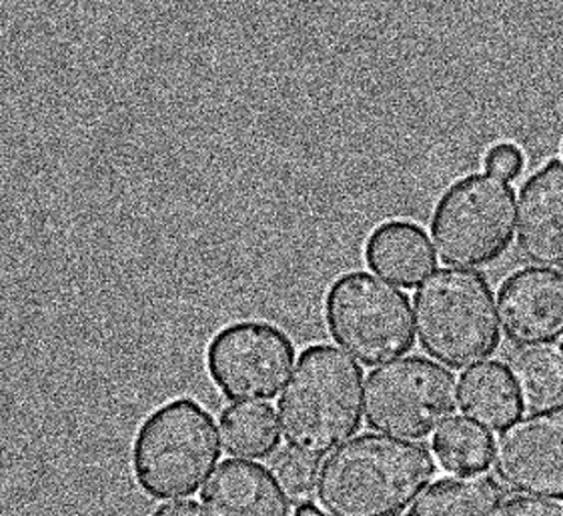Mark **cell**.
<instances>
[{
  "mask_svg": "<svg viewBox=\"0 0 563 516\" xmlns=\"http://www.w3.org/2000/svg\"><path fill=\"white\" fill-rule=\"evenodd\" d=\"M435 474V457L426 445L361 435L323 462L317 501L329 516H401Z\"/></svg>",
  "mask_w": 563,
  "mask_h": 516,
  "instance_id": "1",
  "label": "cell"
},
{
  "mask_svg": "<svg viewBox=\"0 0 563 516\" xmlns=\"http://www.w3.org/2000/svg\"><path fill=\"white\" fill-rule=\"evenodd\" d=\"M285 442L307 457L333 455L361 428L363 371L347 352L305 348L279 399Z\"/></svg>",
  "mask_w": 563,
  "mask_h": 516,
  "instance_id": "2",
  "label": "cell"
},
{
  "mask_svg": "<svg viewBox=\"0 0 563 516\" xmlns=\"http://www.w3.org/2000/svg\"><path fill=\"white\" fill-rule=\"evenodd\" d=\"M419 345L431 359L462 371L484 364L501 343L496 299L484 274L443 267L413 296Z\"/></svg>",
  "mask_w": 563,
  "mask_h": 516,
  "instance_id": "3",
  "label": "cell"
},
{
  "mask_svg": "<svg viewBox=\"0 0 563 516\" xmlns=\"http://www.w3.org/2000/svg\"><path fill=\"white\" fill-rule=\"evenodd\" d=\"M219 459L221 438L213 415L187 396L153 411L133 442L136 483L157 501L199 493Z\"/></svg>",
  "mask_w": 563,
  "mask_h": 516,
  "instance_id": "4",
  "label": "cell"
},
{
  "mask_svg": "<svg viewBox=\"0 0 563 516\" xmlns=\"http://www.w3.org/2000/svg\"><path fill=\"white\" fill-rule=\"evenodd\" d=\"M516 191L494 175H470L441 194L431 238L450 269H482L504 257L516 228Z\"/></svg>",
  "mask_w": 563,
  "mask_h": 516,
  "instance_id": "5",
  "label": "cell"
},
{
  "mask_svg": "<svg viewBox=\"0 0 563 516\" xmlns=\"http://www.w3.org/2000/svg\"><path fill=\"white\" fill-rule=\"evenodd\" d=\"M413 311L406 292L355 270L339 277L325 296V323L339 347L365 367L389 364L416 343Z\"/></svg>",
  "mask_w": 563,
  "mask_h": 516,
  "instance_id": "6",
  "label": "cell"
},
{
  "mask_svg": "<svg viewBox=\"0 0 563 516\" xmlns=\"http://www.w3.org/2000/svg\"><path fill=\"white\" fill-rule=\"evenodd\" d=\"M457 404L455 374L423 357L384 364L365 382V423L384 437L428 438L450 423Z\"/></svg>",
  "mask_w": 563,
  "mask_h": 516,
  "instance_id": "7",
  "label": "cell"
},
{
  "mask_svg": "<svg viewBox=\"0 0 563 516\" xmlns=\"http://www.w3.org/2000/svg\"><path fill=\"white\" fill-rule=\"evenodd\" d=\"M294 340L267 321H239L217 330L207 347L214 386L235 404L273 401L294 369Z\"/></svg>",
  "mask_w": 563,
  "mask_h": 516,
  "instance_id": "8",
  "label": "cell"
},
{
  "mask_svg": "<svg viewBox=\"0 0 563 516\" xmlns=\"http://www.w3.org/2000/svg\"><path fill=\"white\" fill-rule=\"evenodd\" d=\"M494 472L511 493L563 503V408L536 411L501 430Z\"/></svg>",
  "mask_w": 563,
  "mask_h": 516,
  "instance_id": "9",
  "label": "cell"
},
{
  "mask_svg": "<svg viewBox=\"0 0 563 516\" xmlns=\"http://www.w3.org/2000/svg\"><path fill=\"white\" fill-rule=\"evenodd\" d=\"M497 306L506 337L518 347H550L563 338V272L523 269L507 279Z\"/></svg>",
  "mask_w": 563,
  "mask_h": 516,
  "instance_id": "10",
  "label": "cell"
},
{
  "mask_svg": "<svg viewBox=\"0 0 563 516\" xmlns=\"http://www.w3.org/2000/svg\"><path fill=\"white\" fill-rule=\"evenodd\" d=\"M518 250L538 269H563V165L550 160L519 194Z\"/></svg>",
  "mask_w": 563,
  "mask_h": 516,
  "instance_id": "11",
  "label": "cell"
},
{
  "mask_svg": "<svg viewBox=\"0 0 563 516\" xmlns=\"http://www.w3.org/2000/svg\"><path fill=\"white\" fill-rule=\"evenodd\" d=\"M211 516H291V498L273 472L249 460H225L201 494Z\"/></svg>",
  "mask_w": 563,
  "mask_h": 516,
  "instance_id": "12",
  "label": "cell"
},
{
  "mask_svg": "<svg viewBox=\"0 0 563 516\" xmlns=\"http://www.w3.org/2000/svg\"><path fill=\"white\" fill-rule=\"evenodd\" d=\"M365 262L384 281L416 289L438 265L435 248L421 226L411 221H387L365 243Z\"/></svg>",
  "mask_w": 563,
  "mask_h": 516,
  "instance_id": "13",
  "label": "cell"
},
{
  "mask_svg": "<svg viewBox=\"0 0 563 516\" xmlns=\"http://www.w3.org/2000/svg\"><path fill=\"white\" fill-rule=\"evenodd\" d=\"M463 415L485 430H506L521 418L523 403L511 371L501 362H484L460 382Z\"/></svg>",
  "mask_w": 563,
  "mask_h": 516,
  "instance_id": "14",
  "label": "cell"
},
{
  "mask_svg": "<svg viewBox=\"0 0 563 516\" xmlns=\"http://www.w3.org/2000/svg\"><path fill=\"white\" fill-rule=\"evenodd\" d=\"M504 493L485 476H451L431 484L407 516H497Z\"/></svg>",
  "mask_w": 563,
  "mask_h": 516,
  "instance_id": "15",
  "label": "cell"
},
{
  "mask_svg": "<svg viewBox=\"0 0 563 516\" xmlns=\"http://www.w3.org/2000/svg\"><path fill=\"white\" fill-rule=\"evenodd\" d=\"M523 406L531 413L563 408V350L558 347L521 348L509 364Z\"/></svg>",
  "mask_w": 563,
  "mask_h": 516,
  "instance_id": "16",
  "label": "cell"
},
{
  "mask_svg": "<svg viewBox=\"0 0 563 516\" xmlns=\"http://www.w3.org/2000/svg\"><path fill=\"white\" fill-rule=\"evenodd\" d=\"M223 447L238 459H269L279 449V423L269 404H233L221 415Z\"/></svg>",
  "mask_w": 563,
  "mask_h": 516,
  "instance_id": "17",
  "label": "cell"
},
{
  "mask_svg": "<svg viewBox=\"0 0 563 516\" xmlns=\"http://www.w3.org/2000/svg\"><path fill=\"white\" fill-rule=\"evenodd\" d=\"M433 455L450 474L479 476L494 462V438L470 418H451L433 437Z\"/></svg>",
  "mask_w": 563,
  "mask_h": 516,
  "instance_id": "18",
  "label": "cell"
},
{
  "mask_svg": "<svg viewBox=\"0 0 563 516\" xmlns=\"http://www.w3.org/2000/svg\"><path fill=\"white\" fill-rule=\"evenodd\" d=\"M271 472L287 496L299 505H305L317 493L321 472L319 460L313 457L294 449L282 450L271 462Z\"/></svg>",
  "mask_w": 563,
  "mask_h": 516,
  "instance_id": "19",
  "label": "cell"
},
{
  "mask_svg": "<svg viewBox=\"0 0 563 516\" xmlns=\"http://www.w3.org/2000/svg\"><path fill=\"white\" fill-rule=\"evenodd\" d=\"M487 175H494L501 180H516L523 172L526 157L523 150L514 143H499L487 150L484 160Z\"/></svg>",
  "mask_w": 563,
  "mask_h": 516,
  "instance_id": "20",
  "label": "cell"
},
{
  "mask_svg": "<svg viewBox=\"0 0 563 516\" xmlns=\"http://www.w3.org/2000/svg\"><path fill=\"white\" fill-rule=\"evenodd\" d=\"M497 516H563L562 501L518 496L507 501Z\"/></svg>",
  "mask_w": 563,
  "mask_h": 516,
  "instance_id": "21",
  "label": "cell"
},
{
  "mask_svg": "<svg viewBox=\"0 0 563 516\" xmlns=\"http://www.w3.org/2000/svg\"><path fill=\"white\" fill-rule=\"evenodd\" d=\"M153 516H207V513H205L203 506L189 498V501L163 505Z\"/></svg>",
  "mask_w": 563,
  "mask_h": 516,
  "instance_id": "22",
  "label": "cell"
},
{
  "mask_svg": "<svg viewBox=\"0 0 563 516\" xmlns=\"http://www.w3.org/2000/svg\"><path fill=\"white\" fill-rule=\"evenodd\" d=\"M295 516H327L321 508H317L316 505H311V503H305V505H299L297 508V513Z\"/></svg>",
  "mask_w": 563,
  "mask_h": 516,
  "instance_id": "23",
  "label": "cell"
},
{
  "mask_svg": "<svg viewBox=\"0 0 563 516\" xmlns=\"http://www.w3.org/2000/svg\"><path fill=\"white\" fill-rule=\"evenodd\" d=\"M562 153H563V148H562Z\"/></svg>",
  "mask_w": 563,
  "mask_h": 516,
  "instance_id": "24",
  "label": "cell"
},
{
  "mask_svg": "<svg viewBox=\"0 0 563 516\" xmlns=\"http://www.w3.org/2000/svg\"><path fill=\"white\" fill-rule=\"evenodd\" d=\"M562 350H563V347H562Z\"/></svg>",
  "mask_w": 563,
  "mask_h": 516,
  "instance_id": "25",
  "label": "cell"
}]
</instances>
